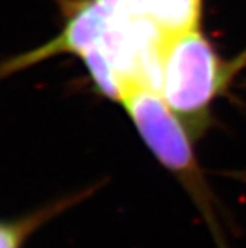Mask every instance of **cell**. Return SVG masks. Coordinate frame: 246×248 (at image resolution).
Listing matches in <instances>:
<instances>
[{"label":"cell","instance_id":"6da1fadb","mask_svg":"<svg viewBox=\"0 0 246 248\" xmlns=\"http://www.w3.org/2000/svg\"><path fill=\"white\" fill-rule=\"evenodd\" d=\"M229 75L199 31L166 39L160 94L181 119L196 124L205 118L211 103L226 86Z\"/></svg>","mask_w":246,"mask_h":248},{"label":"cell","instance_id":"7a4b0ae2","mask_svg":"<svg viewBox=\"0 0 246 248\" xmlns=\"http://www.w3.org/2000/svg\"><path fill=\"white\" fill-rule=\"evenodd\" d=\"M119 101L158 161L199 192L202 180L190 135L163 95L138 82H126Z\"/></svg>","mask_w":246,"mask_h":248},{"label":"cell","instance_id":"3957f363","mask_svg":"<svg viewBox=\"0 0 246 248\" xmlns=\"http://www.w3.org/2000/svg\"><path fill=\"white\" fill-rule=\"evenodd\" d=\"M119 11H113L97 0H77L69 12L62 30L49 42L29 52L19 54L0 65V76H8L46 61L61 54L80 57L86 51L101 46Z\"/></svg>","mask_w":246,"mask_h":248},{"label":"cell","instance_id":"277c9868","mask_svg":"<svg viewBox=\"0 0 246 248\" xmlns=\"http://www.w3.org/2000/svg\"><path fill=\"white\" fill-rule=\"evenodd\" d=\"M202 0H129L123 8L154 22L168 37L196 30Z\"/></svg>","mask_w":246,"mask_h":248},{"label":"cell","instance_id":"5b68a950","mask_svg":"<svg viewBox=\"0 0 246 248\" xmlns=\"http://www.w3.org/2000/svg\"><path fill=\"white\" fill-rule=\"evenodd\" d=\"M24 231L18 224L0 223V248H19Z\"/></svg>","mask_w":246,"mask_h":248},{"label":"cell","instance_id":"8992f818","mask_svg":"<svg viewBox=\"0 0 246 248\" xmlns=\"http://www.w3.org/2000/svg\"><path fill=\"white\" fill-rule=\"evenodd\" d=\"M97 2L102 3L104 6L113 9V11H120L129 3V0H97Z\"/></svg>","mask_w":246,"mask_h":248}]
</instances>
